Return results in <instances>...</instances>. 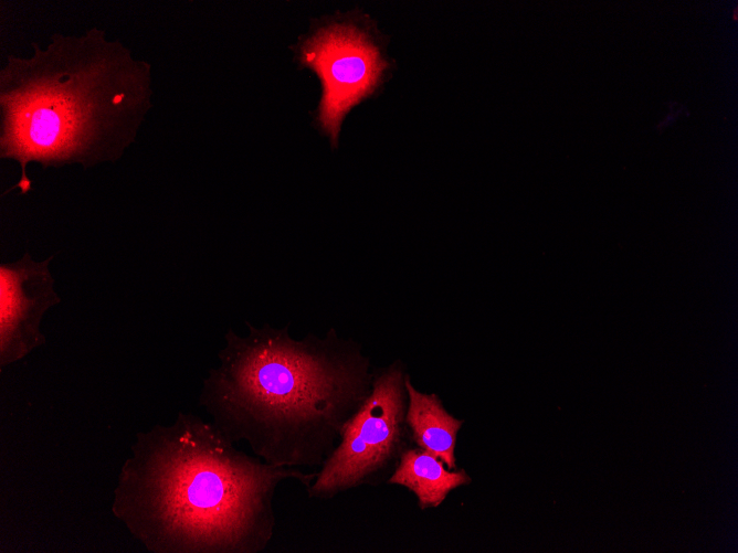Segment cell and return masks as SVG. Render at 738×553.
I'll use <instances>...</instances> for the list:
<instances>
[{
  "label": "cell",
  "mask_w": 738,
  "mask_h": 553,
  "mask_svg": "<svg viewBox=\"0 0 738 553\" xmlns=\"http://www.w3.org/2000/svg\"><path fill=\"white\" fill-rule=\"evenodd\" d=\"M28 57L8 55L0 71V158L20 166L10 190L28 193V164L116 162L135 142L151 108V66L119 40L92 28L32 43Z\"/></svg>",
  "instance_id": "3"
},
{
  "label": "cell",
  "mask_w": 738,
  "mask_h": 553,
  "mask_svg": "<svg viewBox=\"0 0 738 553\" xmlns=\"http://www.w3.org/2000/svg\"><path fill=\"white\" fill-rule=\"evenodd\" d=\"M387 482L407 488L425 510L440 507L453 490L468 485L471 477L464 469H449L419 447H407Z\"/></svg>",
  "instance_id": "8"
},
{
  "label": "cell",
  "mask_w": 738,
  "mask_h": 553,
  "mask_svg": "<svg viewBox=\"0 0 738 553\" xmlns=\"http://www.w3.org/2000/svg\"><path fill=\"white\" fill-rule=\"evenodd\" d=\"M407 375L400 361L373 372L368 395L305 489L308 498L330 499L359 486L377 485L387 474L390 477L408 447Z\"/></svg>",
  "instance_id": "4"
},
{
  "label": "cell",
  "mask_w": 738,
  "mask_h": 553,
  "mask_svg": "<svg viewBox=\"0 0 738 553\" xmlns=\"http://www.w3.org/2000/svg\"><path fill=\"white\" fill-rule=\"evenodd\" d=\"M301 61L321 79L318 121L336 143L344 117L378 87L387 63L367 33L348 23L317 32L303 45Z\"/></svg>",
  "instance_id": "5"
},
{
  "label": "cell",
  "mask_w": 738,
  "mask_h": 553,
  "mask_svg": "<svg viewBox=\"0 0 738 553\" xmlns=\"http://www.w3.org/2000/svg\"><path fill=\"white\" fill-rule=\"evenodd\" d=\"M53 256L34 260L30 253L0 265V368L28 357L45 343V312L60 304L50 270Z\"/></svg>",
  "instance_id": "6"
},
{
  "label": "cell",
  "mask_w": 738,
  "mask_h": 553,
  "mask_svg": "<svg viewBox=\"0 0 738 553\" xmlns=\"http://www.w3.org/2000/svg\"><path fill=\"white\" fill-rule=\"evenodd\" d=\"M408 406L405 423L410 439L417 447L456 469L455 446L463 421L451 415L435 394L418 391L405 377Z\"/></svg>",
  "instance_id": "7"
},
{
  "label": "cell",
  "mask_w": 738,
  "mask_h": 553,
  "mask_svg": "<svg viewBox=\"0 0 738 553\" xmlns=\"http://www.w3.org/2000/svg\"><path fill=\"white\" fill-rule=\"evenodd\" d=\"M120 468L112 512L152 553H260L271 543L280 483L316 472L238 449L212 422L180 412L139 433Z\"/></svg>",
  "instance_id": "1"
},
{
  "label": "cell",
  "mask_w": 738,
  "mask_h": 553,
  "mask_svg": "<svg viewBox=\"0 0 738 553\" xmlns=\"http://www.w3.org/2000/svg\"><path fill=\"white\" fill-rule=\"evenodd\" d=\"M246 325V337L225 333L200 405L230 440L245 442L264 462L321 466L371 389L369 359L333 329L296 340L288 327Z\"/></svg>",
  "instance_id": "2"
}]
</instances>
